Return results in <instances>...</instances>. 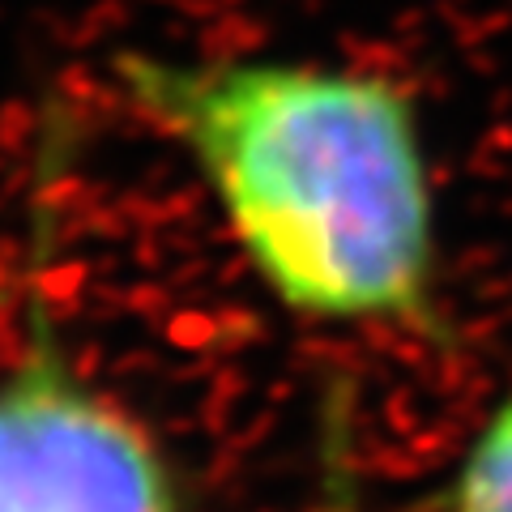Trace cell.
Listing matches in <instances>:
<instances>
[{
  "label": "cell",
  "mask_w": 512,
  "mask_h": 512,
  "mask_svg": "<svg viewBox=\"0 0 512 512\" xmlns=\"http://www.w3.org/2000/svg\"><path fill=\"white\" fill-rule=\"evenodd\" d=\"M0 512H180L158 440L77 372L43 303L0 372Z\"/></svg>",
  "instance_id": "7a4b0ae2"
},
{
  "label": "cell",
  "mask_w": 512,
  "mask_h": 512,
  "mask_svg": "<svg viewBox=\"0 0 512 512\" xmlns=\"http://www.w3.org/2000/svg\"><path fill=\"white\" fill-rule=\"evenodd\" d=\"M350 406L342 397L325 402L320 414V483L312 512H363L355 487V448H350Z\"/></svg>",
  "instance_id": "277c9868"
},
{
  "label": "cell",
  "mask_w": 512,
  "mask_h": 512,
  "mask_svg": "<svg viewBox=\"0 0 512 512\" xmlns=\"http://www.w3.org/2000/svg\"><path fill=\"white\" fill-rule=\"evenodd\" d=\"M116 77L201 175L278 308L440 338L436 192L406 86L350 64L154 52L120 56Z\"/></svg>",
  "instance_id": "6da1fadb"
},
{
  "label": "cell",
  "mask_w": 512,
  "mask_h": 512,
  "mask_svg": "<svg viewBox=\"0 0 512 512\" xmlns=\"http://www.w3.org/2000/svg\"><path fill=\"white\" fill-rule=\"evenodd\" d=\"M448 512H512V384L461 453L448 483Z\"/></svg>",
  "instance_id": "3957f363"
}]
</instances>
